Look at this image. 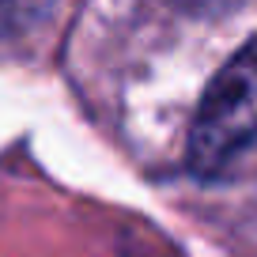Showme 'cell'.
<instances>
[{
  "label": "cell",
  "instance_id": "cell-1",
  "mask_svg": "<svg viewBox=\"0 0 257 257\" xmlns=\"http://www.w3.org/2000/svg\"><path fill=\"white\" fill-rule=\"evenodd\" d=\"M249 144H257V38L242 46L204 91L189 128V167L216 174Z\"/></svg>",
  "mask_w": 257,
  "mask_h": 257
}]
</instances>
